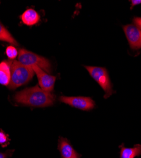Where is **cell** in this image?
Masks as SVG:
<instances>
[{
    "mask_svg": "<svg viewBox=\"0 0 141 158\" xmlns=\"http://www.w3.org/2000/svg\"><path fill=\"white\" fill-rule=\"evenodd\" d=\"M55 98V94L45 91L37 85L23 89L14 96V100L17 103L37 108L52 106Z\"/></svg>",
    "mask_w": 141,
    "mask_h": 158,
    "instance_id": "obj_1",
    "label": "cell"
},
{
    "mask_svg": "<svg viewBox=\"0 0 141 158\" xmlns=\"http://www.w3.org/2000/svg\"><path fill=\"white\" fill-rule=\"evenodd\" d=\"M34 72L31 67L24 65L19 61H11V79L8 88L14 90L28 84L33 78Z\"/></svg>",
    "mask_w": 141,
    "mask_h": 158,
    "instance_id": "obj_2",
    "label": "cell"
},
{
    "mask_svg": "<svg viewBox=\"0 0 141 158\" xmlns=\"http://www.w3.org/2000/svg\"><path fill=\"white\" fill-rule=\"evenodd\" d=\"M85 69L88 70L90 75L100 85L105 92L104 98L108 99L115 91L112 90V86L107 70L105 68L97 67H90L85 66Z\"/></svg>",
    "mask_w": 141,
    "mask_h": 158,
    "instance_id": "obj_3",
    "label": "cell"
},
{
    "mask_svg": "<svg viewBox=\"0 0 141 158\" xmlns=\"http://www.w3.org/2000/svg\"><path fill=\"white\" fill-rule=\"evenodd\" d=\"M18 61L22 64L32 67L36 65L47 73L51 72V64L49 60L24 49H20L18 55Z\"/></svg>",
    "mask_w": 141,
    "mask_h": 158,
    "instance_id": "obj_4",
    "label": "cell"
},
{
    "mask_svg": "<svg viewBox=\"0 0 141 158\" xmlns=\"http://www.w3.org/2000/svg\"><path fill=\"white\" fill-rule=\"evenodd\" d=\"M59 101L73 108L83 111L91 110L95 106L94 101L91 98L88 97H68L62 96L59 98Z\"/></svg>",
    "mask_w": 141,
    "mask_h": 158,
    "instance_id": "obj_5",
    "label": "cell"
},
{
    "mask_svg": "<svg viewBox=\"0 0 141 158\" xmlns=\"http://www.w3.org/2000/svg\"><path fill=\"white\" fill-rule=\"evenodd\" d=\"M31 67L37 77L41 88L48 93L52 91L56 81V77L48 74V73H46L43 70L36 65L32 66Z\"/></svg>",
    "mask_w": 141,
    "mask_h": 158,
    "instance_id": "obj_6",
    "label": "cell"
},
{
    "mask_svg": "<svg viewBox=\"0 0 141 158\" xmlns=\"http://www.w3.org/2000/svg\"><path fill=\"white\" fill-rule=\"evenodd\" d=\"M123 29L130 48L133 49H141V30L132 24L123 26Z\"/></svg>",
    "mask_w": 141,
    "mask_h": 158,
    "instance_id": "obj_7",
    "label": "cell"
},
{
    "mask_svg": "<svg viewBox=\"0 0 141 158\" xmlns=\"http://www.w3.org/2000/svg\"><path fill=\"white\" fill-rule=\"evenodd\" d=\"M58 149L60 151L62 158H81L82 156L74 150L67 139L59 138Z\"/></svg>",
    "mask_w": 141,
    "mask_h": 158,
    "instance_id": "obj_8",
    "label": "cell"
},
{
    "mask_svg": "<svg viewBox=\"0 0 141 158\" xmlns=\"http://www.w3.org/2000/svg\"><path fill=\"white\" fill-rule=\"evenodd\" d=\"M11 61L4 60L0 63V84L8 86L11 79Z\"/></svg>",
    "mask_w": 141,
    "mask_h": 158,
    "instance_id": "obj_9",
    "label": "cell"
},
{
    "mask_svg": "<svg viewBox=\"0 0 141 158\" xmlns=\"http://www.w3.org/2000/svg\"><path fill=\"white\" fill-rule=\"evenodd\" d=\"M120 158H135L141 155V144H135L133 148H125L124 143L119 146Z\"/></svg>",
    "mask_w": 141,
    "mask_h": 158,
    "instance_id": "obj_10",
    "label": "cell"
},
{
    "mask_svg": "<svg viewBox=\"0 0 141 158\" xmlns=\"http://www.w3.org/2000/svg\"><path fill=\"white\" fill-rule=\"evenodd\" d=\"M21 20L22 22L29 26L34 25L40 20V16L37 12L33 9L29 8L25 10L22 14Z\"/></svg>",
    "mask_w": 141,
    "mask_h": 158,
    "instance_id": "obj_11",
    "label": "cell"
},
{
    "mask_svg": "<svg viewBox=\"0 0 141 158\" xmlns=\"http://www.w3.org/2000/svg\"><path fill=\"white\" fill-rule=\"evenodd\" d=\"M0 41L10 43L15 46H19L15 39L13 37L10 32L1 22H0Z\"/></svg>",
    "mask_w": 141,
    "mask_h": 158,
    "instance_id": "obj_12",
    "label": "cell"
},
{
    "mask_svg": "<svg viewBox=\"0 0 141 158\" xmlns=\"http://www.w3.org/2000/svg\"><path fill=\"white\" fill-rule=\"evenodd\" d=\"M6 55L10 60H14L18 56L19 52L14 46H9L6 49Z\"/></svg>",
    "mask_w": 141,
    "mask_h": 158,
    "instance_id": "obj_13",
    "label": "cell"
},
{
    "mask_svg": "<svg viewBox=\"0 0 141 158\" xmlns=\"http://www.w3.org/2000/svg\"><path fill=\"white\" fill-rule=\"evenodd\" d=\"M9 141L8 135L2 130H0V145H2L3 147H5L8 144Z\"/></svg>",
    "mask_w": 141,
    "mask_h": 158,
    "instance_id": "obj_14",
    "label": "cell"
},
{
    "mask_svg": "<svg viewBox=\"0 0 141 158\" xmlns=\"http://www.w3.org/2000/svg\"><path fill=\"white\" fill-rule=\"evenodd\" d=\"M133 22L136 27L141 30V17H135L133 19Z\"/></svg>",
    "mask_w": 141,
    "mask_h": 158,
    "instance_id": "obj_15",
    "label": "cell"
},
{
    "mask_svg": "<svg viewBox=\"0 0 141 158\" xmlns=\"http://www.w3.org/2000/svg\"><path fill=\"white\" fill-rule=\"evenodd\" d=\"M130 2H131L130 9L132 10L135 6L141 4V0H132V1H130Z\"/></svg>",
    "mask_w": 141,
    "mask_h": 158,
    "instance_id": "obj_16",
    "label": "cell"
},
{
    "mask_svg": "<svg viewBox=\"0 0 141 158\" xmlns=\"http://www.w3.org/2000/svg\"><path fill=\"white\" fill-rule=\"evenodd\" d=\"M11 154L10 151H7L5 153H3V152H0V158H7Z\"/></svg>",
    "mask_w": 141,
    "mask_h": 158,
    "instance_id": "obj_17",
    "label": "cell"
}]
</instances>
